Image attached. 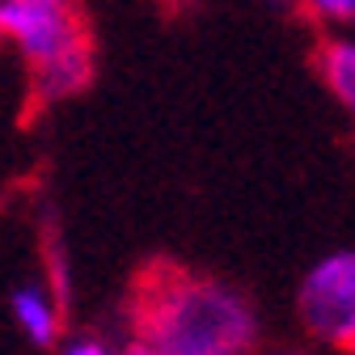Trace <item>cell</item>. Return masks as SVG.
<instances>
[{
  "label": "cell",
  "mask_w": 355,
  "mask_h": 355,
  "mask_svg": "<svg viewBox=\"0 0 355 355\" xmlns=\"http://www.w3.org/2000/svg\"><path fill=\"white\" fill-rule=\"evenodd\" d=\"M127 355H153V351H148L144 343H131V351H127Z\"/></svg>",
  "instance_id": "8"
},
{
  "label": "cell",
  "mask_w": 355,
  "mask_h": 355,
  "mask_svg": "<svg viewBox=\"0 0 355 355\" xmlns=\"http://www.w3.org/2000/svg\"><path fill=\"white\" fill-rule=\"evenodd\" d=\"M0 38L30 64L42 102L76 98L94 80V38L76 0H0Z\"/></svg>",
  "instance_id": "2"
},
{
  "label": "cell",
  "mask_w": 355,
  "mask_h": 355,
  "mask_svg": "<svg viewBox=\"0 0 355 355\" xmlns=\"http://www.w3.org/2000/svg\"><path fill=\"white\" fill-rule=\"evenodd\" d=\"M296 318L309 338L334 347L338 355H355V250L326 254L300 279Z\"/></svg>",
  "instance_id": "3"
},
{
  "label": "cell",
  "mask_w": 355,
  "mask_h": 355,
  "mask_svg": "<svg viewBox=\"0 0 355 355\" xmlns=\"http://www.w3.org/2000/svg\"><path fill=\"white\" fill-rule=\"evenodd\" d=\"M127 318L153 355H254L258 318L250 300L169 258L148 262L131 279Z\"/></svg>",
  "instance_id": "1"
},
{
  "label": "cell",
  "mask_w": 355,
  "mask_h": 355,
  "mask_svg": "<svg viewBox=\"0 0 355 355\" xmlns=\"http://www.w3.org/2000/svg\"><path fill=\"white\" fill-rule=\"evenodd\" d=\"M64 355H106V347H102V343H76V347H68Z\"/></svg>",
  "instance_id": "7"
},
{
  "label": "cell",
  "mask_w": 355,
  "mask_h": 355,
  "mask_svg": "<svg viewBox=\"0 0 355 355\" xmlns=\"http://www.w3.org/2000/svg\"><path fill=\"white\" fill-rule=\"evenodd\" d=\"M313 64H318V76L322 85L334 94V102L355 119V42L351 38H322L318 51H313Z\"/></svg>",
  "instance_id": "4"
},
{
  "label": "cell",
  "mask_w": 355,
  "mask_h": 355,
  "mask_svg": "<svg viewBox=\"0 0 355 355\" xmlns=\"http://www.w3.org/2000/svg\"><path fill=\"white\" fill-rule=\"evenodd\" d=\"M13 313H17V322H21V330L38 343V347H51L55 343V330H60V322H55V313L47 309V300H42L34 288H21L17 296H13Z\"/></svg>",
  "instance_id": "5"
},
{
  "label": "cell",
  "mask_w": 355,
  "mask_h": 355,
  "mask_svg": "<svg viewBox=\"0 0 355 355\" xmlns=\"http://www.w3.org/2000/svg\"><path fill=\"white\" fill-rule=\"evenodd\" d=\"M304 5L330 21H355V0H304Z\"/></svg>",
  "instance_id": "6"
}]
</instances>
